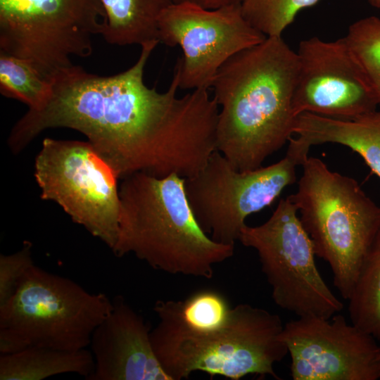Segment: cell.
<instances>
[{
    "label": "cell",
    "instance_id": "obj_1",
    "mask_svg": "<svg viewBox=\"0 0 380 380\" xmlns=\"http://www.w3.org/2000/svg\"><path fill=\"white\" fill-rule=\"evenodd\" d=\"M158 43L142 44L137 62L116 75L75 65L56 73L46 103L28 110L12 128L11 151L19 153L46 129L64 127L85 135L119 179L136 172L158 178L197 174L213 150L211 110L199 90L177 96V63L165 91L145 84V66Z\"/></svg>",
    "mask_w": 380,
    "mask_h": 380
},
{
    "label": "cell",
    "instance_id": "obj_2",
    "mask_svg": "<svg viewBox=\"0 0 380 380\" xmlns=\"http://www.w3.org/2000/svg\"><path fill=\"white\" fill-rule=\"evenodd\" d=\"M298 70L297 53L281 36L267 37L219 69L211 85L219 106L216 146L236 170L262 167L294 134Z\"/></svg>",
    "mask_w": 380,
    "mask_h": 380
},
{
    "label": "cell",
    "instance_id": "obj_3",
    "mask_svg": "<svg viewBox=\"0 0 380 380\" xmlns=\"http://www.w3.org/2000/svg\"><path fill=\"white\" fill-rule=\"evenodd\" d=\"M117 242L112 250L132 253L155 270L211 279L234 245L213 240L200 227L184 190V178L136 172L122 179Z\"/></svg>",
    "mask_w": 380,
    "mask_h": 380
},
{
    "label": "cell",
    "instance_id": "obj_4",
    "mask_svg": "<svg viewBox=\"0 0 380 380\" xmlns=\"http://www.w3.org/2000/svg\"><path fill=\"white\" fill-rule=\"evenodd\" d=\"M284 325L277 314L239 303L219 330L194 333L159 319L150 336L155 355L171 380L188 379L195 372L232 380L249 374L280 379L274 367L288 354L280 338Z\"/></svg>",
    "mask_w": 380,
    "mask_h": 380
},
{
    "label": "cell",
    "instance_id": "obj_5",
    "mask_svg": "<svg viewBox=\"0 0 380 380\" xmlns=\"http://www.w3.org/2000/svg\"><path fill=\"white\" fill-rule=\"evenodd\" d=\"M297 191L290 195L316 256L329 265L334 284L348 300L362 263L380 231V206L353 178L308 158Z\"/></svg>",
    "mask_w": 380,
    "mask_h": 380
},
{
    "label": "cell",
    "instance_id": "obj_6",
    "mask_svg": "<svg viewBox=\"0 0 380 380\" xmlns=\"http://www.w3.org/2000/svg\"><path fill=\"white\" fill-rule=\"evenodd\" d=\"M112 308L105 293H90L73 280L34 264L14 295L0 306L1 355L34 346L87 348L94 329Z\"/></svg>",
    "mask_w": 380,
    "mask_h": 380
},
{
    "label": "cell",
    "instance_id": "obj_7",
    "mask_svg": "<svg viewBox=\"0 0 380 380\" xmlns=\"http://www.w3.org/2000/svg\"><path fill=\"white\" fill-rule=\"evenodd\" d=\"M276 163L247 171L234 169L217 150L196 175L184 178L190 208L202 229L215 241L234 245L250 215L270 205L296 180V167L308 151L294 138Z\"/></svg>",
    "mask_w": 380,
    "mask_h": 380
},
{
    "label": "cell",
    "instance_id": "obj_8",
    "mask_svg": "<svg viewBox=\"0 0 380 380\" xmlns=\"http://www.w3.org/2000/svg\"><path fill=\"white\" fill-rule=\"evenodd\" d=\"M106 13L101 0H0V52L28 61L45 78L92 53Z\"/></svg>",
    "mask_w": 380,
    "mask_h": 380
},
{
    "label": "cell",
    "instance_id": "obj_9",
    "mask_svg": "<svg viewBox=\"0 0 380 380\" xmlns=\"http://www.w3.org/2000/svg\"><path fill=\"white\" fill-rule=\"evenodd\" d=\"M298 211L290 196L282 198L265 222L246 224L239 241L257 252L277 306L298 317L329 319L343 304L318 270L312 241Z\"/></svg>",
    "mask_w": 380,
    "mask_h": 380
},
{
    "label": "cell",
    "instance_id": "obj_10",
    "mask_svg": "<svg viewBox=\"0 0 380 380\" xmlns=\"http://www.w3.org/2000/svg\"><path fill=\"white\" fill-rule=\"evenodd\" d=\"M41 198L111 250L119 231V177L89 141L45 138L34 162Z\"/></svg>",
    "mask_w": 380,
    "mask_h": 380
},
{
    "label": "cell",
    "instance_id": "obj_11",
    "mask_svg": "<svg viewBox=\"0 0 380 380\" xmlns=\"http://www.w3.org/2000/svg\"><path fill=\"white\" fill-rule=\"evenodd\" d=\"M267 37L244 18L241 4L215 9L191 3H172L160 14L158 39L182 51L179 89L211 87L219 69L236 53Z\"/></svg>",
    "mask_w": 380,
    "mask_h": 380
},
{
    "label": "cell",
    "instance_id": "obj_12",
    "mask_svg": "<svg viewBox=\"0 0 380 380\" xmlns=\"http://www.w3.org/2000/svg\"><path fill=\"white\" fill-rule=\"evenodd\" d=\"M280 338L293 380L380 379L378 341L341 314L298 317L284 325Z\"/></svg>",
    "mask_w": 380,
    "mask_h": 380
},
{
    "label": "cell",
    "instance_id": "obj_13",
    "mask_svg": "<svg viewBox=\"0 0 380 380\" xmlns=\"http://www.w3.org/2000/svg\"><path fill=\"white\" fill-rule=\"evenodd\" d=\"M299 70L292 109L295 117L310 113L353 119L379 106L372 89L344 37L300 42Z\"/></svg>",
    "mask_w": 380,
    "mask_h": 380
},
{
    "label": "cell",
    "instance_id": "obj_14",
    "mask_svg": "<svg viewBox=\"0 0 380 380\" xmlns=\"http://www.w3.org/2000/svg\"><path fill=\"white\" fill-rule=\"evenodd\" d=\"M112 303L91 338L95 366L87 379L171 380L155 355L148 324L122 296Z\"/></svg>",
    "mask_w": 380,
    "mask_h": 380
},
{
    "label": "cell",
    "instance_id": "obj_15",
    "mask_svg": "<svg viewBox=\"0 0 380 380\" xmlns=\"http://www.w3.org/2000/svg\"><path fill=\"white\" fill-rule=\"evenodd\" d=\"M293 133L310 148L325 143L338 144L360 155L380 179V109L353 119H337L310 113L298 115Z\"/></svg>",
    "mask_w": 380,
    "mask_h": 380
},
{
    "label": "cell",
    "instance_id": "obj_16",
    "mask_svg": "<svg viewBox=\"0 0 380 380\" xmlns=\"http://www.w3.org/2000/svg\"><path fill=\"white\" fill-rule=\"evenodd\" d=\"M94 366L93 354L87 348L64 350L34 346L1 355L0 379L42 380L64 373L77 374L87 379Z\"/></svg>",
    "mask_w": 380,
    "mask_h": 380
},
{
    "label": "cell",
    "instance_id": "obj_17",
    "mask_svg": "<svg viewBox=\"0 0 380 380\" xmlns=\"http://www.w3.org/2000/svg\"><path fill=\"white\" fill-rule=\"evenodd\" d=\"M106 20L101 35L110 44L158 41V23L172 0H101ZM159 42V41H158Z\"/></svg>",
    "mask_w": 380,
    "mask_h": 380
},
{
    "label": "cell",
    "instance_id": "obj_18",
    "mask_svg": "<svg viewBox=\"0 0 380 380\" xmlns=\"http://www.w3.org/2000/svg\"><path fill=\"white\" fill-rule=\"evenodd\" d=\"M232 310L227 298L213 289L197 291L182 300H158L153 307L158 319L198 334L223 328L229 321Z\"/></svg>",
    "mask_w": 380,
    "mask_h": 380
},
{
    "label": "cell",
    "instance_id": "obj_19",
    "mask_svg": "<svg viewBox=\"0 0 380 380\" xmlns=\"http://www.w3.org/2000/svg\"><path fill=\"white\" fill-rule=\"evenodd\" d=\"M348 300L350 322L380 342V231Z\"/></svg>",
    "mask_w": 380,
    "mask_h": 380
},
{
    "label": "cell",
    "instance_id": "obj_20",
    "mask_svg": "<svg viewBox=\"0 0 380 380\" xmlns=\"http://www.w3.org/2000/svg\"><path fill=\"white\" fill-rule=\"evenodd\" d=\"M0 92L38 110L51 96V82L28 61L0 52Z\"/></svg>",
    "mask_w": 380,
    "mask_h": 380
},
{
    "label": "cell",
    "instance_id": "obj_21",
    "mask_svg": "<svg viewBox=\"0 0 380 380\" xmlns=\"http://www.w3.org/2000/svg\"><path fill=\"white\" fill-rule=\"evenodd\" d=\"M345 38L380 106V18L369 16L355 21Z\"/></svg>",
    "mask_w": 380,
    "mask_h": 380
},
{
    "label": "cell",
    "instance_id": "obj_22",
    "mask_svg": "<svg viewBox=\"0 0 380 380\" xmlns=\"http://www.w3.org/2000/svg\"><path fill=\"white\" fill-rule=\"evenodd\" d=\"M320 0H243L242 14L255 30L267 37L281 36L298 13Z\"/></svg>",
    "mask_w": 380,
    "mask_h": 380
},
{
    "label": "cell",
    "instance_id": "obj_23",
    "mask_svg": "<svg viewBox=\"0 0 380 380\" xmlns=\"http://www.w3.org/2000/svg\"><path fill=\"white\" fill-rule=\"evenodd\" d=\"M33 265L32 244L28 241L15 253L0 255V306L14 295L20 280Z\"/></svg>",
    "mask_w": 380,
    "mask_h": 380
},
{
    "label": "cell",
    "instance_id": "obj_24",
    "mask_svg": "<svg viewBox=\"0 0 380 380\" xmlns=\"http://www.w3.org/2000/svg\"><path fill=\"white\" fill-rule=\"evenodd\" d=\"M173 3H191L205 8L215 9L224 6L241 4L243 0H172Z\"/></svg>",
    "mask_w": 380,
    "mask_h": 380
},
{
    "label": "cell",
    "instance_id": "obj_25",
    "mask_svg": "<svg viewBox=\"0 0 380 380\" xmlns=\"http://www.w3.org/2000/svg\"><path fill=\"white\" fill-rule=\"evenodd\" d=\"M367 3H369L371 6L380 8V0H365Z\"/></svg>",
    "mask_w": 380,
    "mask_h": 380
}]
</instances>
